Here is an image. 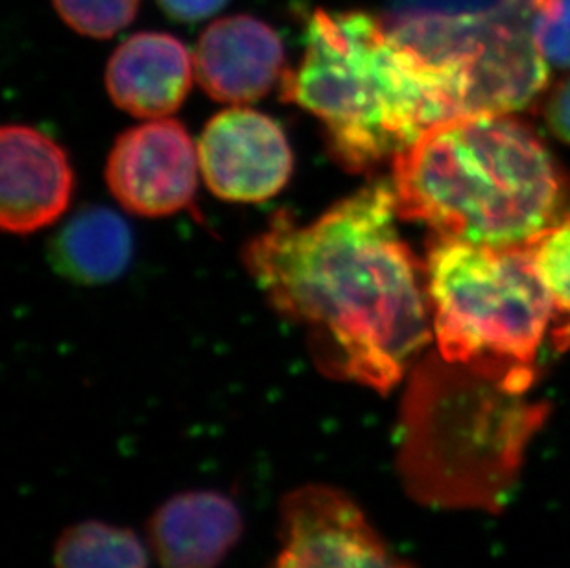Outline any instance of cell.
Returning <instances> with one entry per match:
<instances>
[{
    "label": "cell",
    "instance_id": "5bb4252c",
    "mask_svg": "<svg viewBox=\"0 0 570 568\" xmlns=\"http://www.w3.org/2000/svg\"><path fill=\"white\" fill-rule=\"evenodd\" d=\"M56 568H148V554L134 531L100 520H83L61 533Z\"/></svg>",
    "mask_w": 570,
    "mask_h": 568
},
{
    "label": "cell",
    "instance_id": "9a60e30c",
    "mask_svg": "<svg viewBox=\"0 0 570 568\" xmlns=\"http://www.w3.org/2000/svg\"><path fill=\"white\" fill-rule=\"evenodd\" d=\"M533 258L554 303L552 343L556 351L570 349V221L533 238Z\"/></svg>",
    "mask_w": 570,
    "mask_h": 568
},
{
    "label": "cell",
    "instance_id": "52a82bcc",
    "mask_svg": "<svg viewBox=\"0 0 570 568\" xmlns=\"http://www.w3.org/2000/svg\"><path fill=\"white\" fill-rule=\"evenodd\" d=\"M198 151L176 120L128 129L109 156L108 185L120 205L140 216H168L193 202Z\"/></svg>",
    "mask_w": 570,
    "mask_h": 568
},
{
    "label": "cell",
    "instance_id": "e0dca14e",
    "mask_svg": "<svg viewBox=\"0 0 570 568\" xmlns=\"http://www.w3.org/2000/svg\"><path fill=\"white\" fill-rule=\"evenodd\" d=\"M535 43L549 67L570 69V0H550L539 11Z\"/></svg>",
    "mask_w": 570,
    "mask_h": 568
},
{
    "label": "cell",
    "instance_id": "5b68a950",
    "mask_svg": "<svg viewBox=\"0 0 570 568\" xmlns=\"http://www.w3.org/2000/svg\"><path fill=\"white\" fill-rule=\"evenodd\" d=\"M425 275L443 359L528 392L554 317L532 244L482 246L434 235Z\"/></svg>",
    "mask_w": 570,
    "mask_h": 568
},
{
    "label": "cell",
    "instance_id": "6da1fadb",
    "mask_svg": "<svg viewBox=\"0 0 570 568\" xmlns=\"http://www.w3.org/2000/svg\"><path fill=\"white\" fill-rule=\"evenodd\" d=\"M395 216L392 183L375 182L305 226L277 213L244 249L269 305L307 333L317 368L382 395L431 342L425 266Z\"/></svg>",
    "mask_w": 570,
    "mask_h": 568
},
{
    "label": "cell",
    "instance_id": "2e32d148",
    "mask_svg": "<svg viewBox=\"0 0 570 568\" xmlns=\"http://www.w3.org/2000/svg\"><path fill=\"white\" fill-rule=\"evenodd\" d=\"M55 8L75 32L106 39L134 21L140 0H52Z\"/></svg>",
    "mask_w": 570,
    "mask_h": 568
},
{
    "label": "cell",
    "instance_id": "9c48e42d",
    "mask_svg": "<svg viewBox=\"0 0 570 568\" xmlns=\"http://www.w3.org/2000/svg\"><path fill=\"white\" fill-rule=\"evenodd\" d=\"M194 67L199 86L218 102L248 104L272 91L285 72V47L266 22L233 16L199 38Z\"/></svg>",
    "mask_w": 570,
    "mask_h": 568
},
{
    "label": "cell",
    "instance_id": "3957f363",
    "mask_svg": "<svg viewBox=\"0 0 570 568\" xmlns=\"http://www.w3.org/2000/svg\"><path fill=\"white\" fill-rule=\"evenodd\" d=\"M281 81L283 100L322 120L328 150L351 172L377 167L460 117L449 75L366 11H314L302 63Z\"/></svg>",
    "mask_w": 570,
    "mask_h": 568
},
{
    "label": "cell",
    "instance_id": "4fadbf2b",
    "mask_svg": "<svg viewBox=\"0 0 570 568\" xmlns=\"http://www.w3.org/2000/svg\"><path fill=\"white\" fill-rule=\"evenodd\" d=\"M134 241L126 222L104 207L83 209L56 242L58 268L80 283H108L128 268Z\"/></svg>",
    "mask_w": 570,
    "mask_h": 568
},
{
    "label": "cell",
    "instance_id": "ba28073f",
    "mask_svg": "<svg viewBox=\"0 0 570 568\" xmlns=\"http://www.w3.org/2000/svg\"><path fill=\"white\" fill-rule=\"evenodd\" d=\"M199 168L210 190L229 202L274 198L291 179V145L274 118L233 108L210 118L198 146Z\"/></svg>",
    "mask_w": 570,
    "mask_h": 568
},
{
    "label": "cell",
    "instance_id": "277c9868",
    "mask_svg": "<svg viewBox=\"0 0 570 568\" xmlns=\"http://www.w3.org/2000/svg\"><path fill=\"white\" fill-rule=\"evenodd\" d=\"M549 412L527 392L426 356L410 373L399 421L406 493L432 508L501 511Z\"/></svg>",
    "mask_w": 570,
    "mask_h": 568
},
{
    "label": "cell",
    "instance_id": "8fae6325",
    "mask_svg": "<svg viewBox=\"0 0 570 568\" xmlns=\"http://www.w3.org/2000/svg\"><path fill=\"white\" fill-rule=\"evenodd\" d=\"M243 530V513L229 497L185 491L151 515L148 539L163 568H216Z\"/></svg>",
    "mask_w": 570,
    "mask_h": 568
},
{
    "label": "cell",
    "instance_id": "7a4b0ae2",
    "mask_svg": "<svg viewBox=\"0 0 570 568\" xmlns=\"http://www.w3.org/2000/svg\"><path fill=\"white\" fill-rule=\"evenodd\" d=\"M403 221L482 246L528 244L570 221V177L513 114L434 124L393 157Z\"/></svg>",
    "mask_w": 570,
    "mask_h": 568
},
{
    "label": "cell",
    "instance_id": "ac0fdd59",
    "mask_svg": "<svg viewBox=\"0 0 570 568\" xmlns=\"http://www.w3.org/2000/svg\"><path fill=\"white\" fill-rule=\"evenodd\" d=\"M163 11L176 21L194 22L215 16L227 0H157Z\"/></svg>",
    "mask_w": 570,
    "mask_h": 568
},
{
    "label": "cell",
    "instance_id": "7c38bea8",
    "mask_svg": "<svg viewBox=\"0 0 570 568\" xmlns=\"http://www.w3.org/2000/svg\"><path fill=\"white\" fill-rule=\"evenodd\" d=\"M193 81V59L168 33L131 36L111 56L106 72L114 102L129 115L163 118L184 104Z\"/></svg>",
    "mask_w": 570,
    "mask_h": 568
},
{
    "label": "cell",
    "instance_id": "30bf717a",
    "mask_svg": "<svg viewBox=\"0 0 570 568\" xmlns=\"http://www.w3.org/2000/svg\"><path fill=\"white\" fill-rule=\"evenodd\" d=\"M75 176L55 140L27 126L2 129L0 224L27 235L55 224L69 207Z\"/></svg>",
    "mask_w": 570,
    "mask_h": 568
},
{
    "label": "cell",
    "instance_id": "8992f818",
    "mask_svg": "<svg viewBox=\"0 0 570 568\" xmlns=\"http://www.w3.org/2000/svg\"><path fill=\"white\" fill-rule=\"evenodd\" d=\"M281 545L274 568H410L393 556L355 500L328 486L286 494Z\"/></svg>",
    "mask_w": 570,
    "mask_h": 568
},
{
    "label": "cell",
    "instance_id": "d6986e66",
    "mask_svg": "<svg viewBox=\"0 0 570 568\" xmlns=\"http://www.w3.org/2000/svg\"><path fill=\"white\" fill-rule=\"evenodd\" d=\"M547 123L558 139L570 145V78L563 81L547 106Z\"/></svg>",
    "mask_w": 570,
    "mask_h": 568
}]
</instances>
